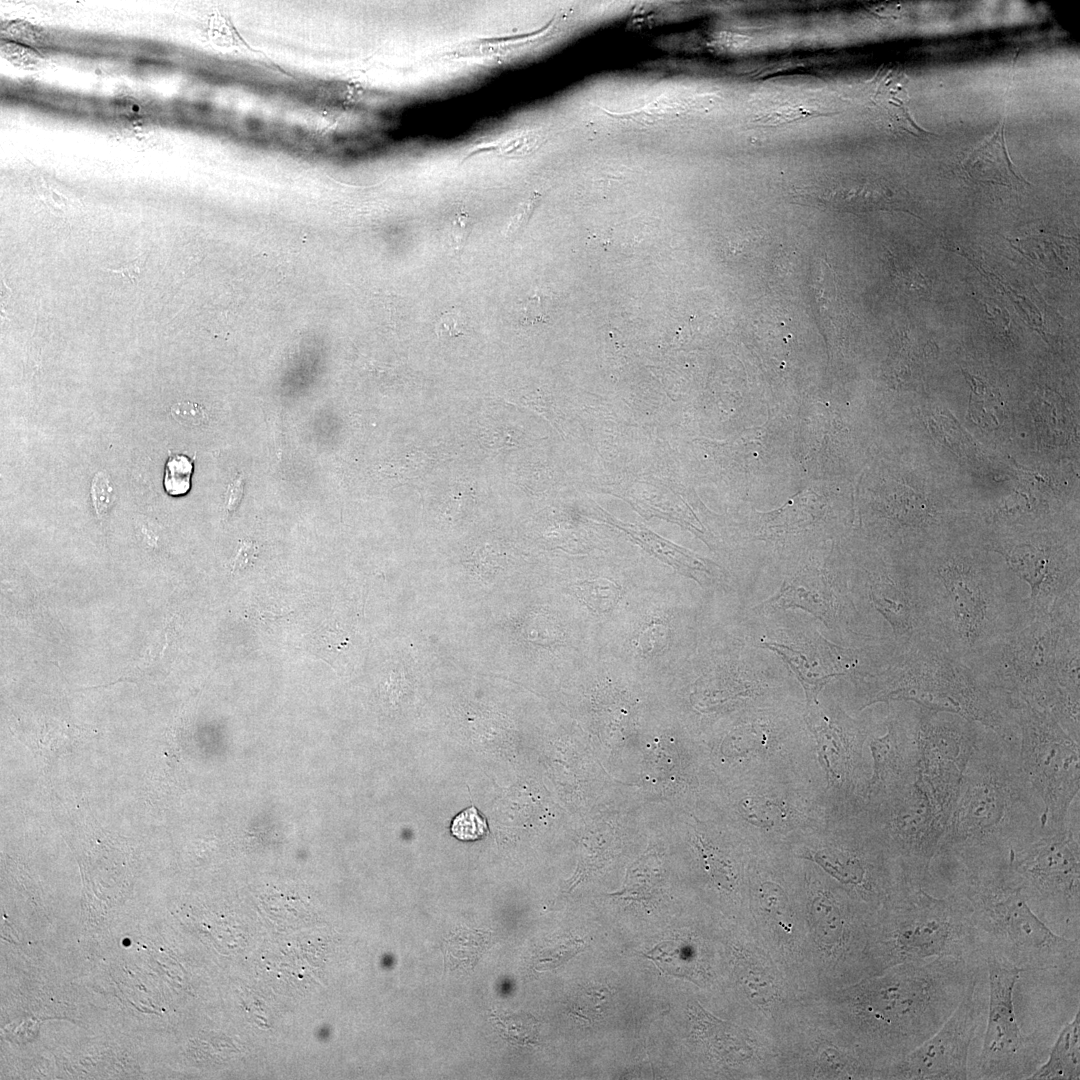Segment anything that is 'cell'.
Wrapping results in <instances>:
<instances>
[{
    "label": "cell",
    "mask_w": 1080,
    "mask_h": 1080,
    "mask_svg": "<svg viewBox=\"0 0 1080 1080\" xmlns=\"http://www.w3.org/2000/svg\"><path fill=\"white\" fill-rule=\"evenodd\" d=\"M1042 814L1018 746L982 726L934 860L1009 855L1040 834Z\"/></svg>",
    "instance_id": "cell-1"
},
{
    "label": "cell",
    "mask_w": 1080,
    "mask_h": 1080,
    "mask_svg": "<svg viewBox=\"0 0 1080 1080\" xmlns=\"http://www.w3.org/2000/svg\"><path fill=\"white\" fill-rule=\"evenodd\" d=\"M1009 855H965L950 865V889L967 904L979 953L1022 972L1079 974L1080 941L1055 933L1032 910Z\"/></svg>",
    "instance_id": "cell-2"
},
{
    "label": "cell",
    "mask_w": 1080,
    "mask_h": 1080,
    "mask_svg": "<svg viewBox=\"0 0 1080 1080\" xmlns=\"http://www.w3.org/2000/svg\"><path fill=\"white\" fill-rule=\"evenodd\" d=\"M931 619V637L972 664L1027 608L1010 570L978 554L952 549L920 569Z\"/></svg>",
    "instance_id": "cell-3"
},
{
    "label": "cell",
    "mask_w": 1080,
    "mask_h": 1080,
    "mask_svg": "<svg viewBox=\"0 0 1080 1080\" xmlns=\"http://www.w3.org/2000/svg\"><path fill=\"white\" fill-rule=\"evenodd\" d=\"M886 664L865 681L863 707L912 702L977 722L1018 744L1016 702L937 639L926 636L897 646Z\"/></svg>",
    "instance_id": "cell-4"
},
{
    "label": "cell",
    "mask_w": 1080,
    "mask_h": 1080,
    "mask_svg": "<svg viewBox=\"0 0 1080 1080\" xmlns=\"http://www.w3.org/2000/svg\"><path fill=\"white\" fill-rule=\"evenodd\" d=\"M982 964L950 956L901 963L854 990L857 1024L869 1042L902 1057L952 1015Z\"/></svg>",
    "instance_id": "cell-5"
},
{
    "label": "cell",
    "mask_w": 1080,
    "mask_h": 1080,
    "mask_svg": "<svg viewBox=\"0 0 1080 1080\" xmlns=\"http://www.w3.org/2000/svg\"><path fill=\"white\" fill-rule=\"evenodd\" d=\"M1080 626L1028 608L971 664L994 687L1016 702L1050 710L1056 695L1055 665L1068 627Z\"/></svg>",
    "instance_id": "cell-6"
},
{
    "label": "cell",
    "mask_w": 1080,
    "mask_h": 1080,
    "mask_svg": "<svg viewBox=\"0 0 1080 1080\" xmlns=\"http://www.w3.org/2000/svg\"><path fill=\"white\" fill-rule=\"evenodd\" d=\"M926 887H912L899 897L882 929L881 958L887 964L957 957L983 961L965 901L953 890L935 896Z\"/></svg>",
    "instance_id": "cell-7"
},
{
    "label": "cell",
    "mask_w": 1080,
    "mask_h": 1080,
    "mask_svg": "<svg viewBox=\"0 0 1080 1080\" xmlns=\"http://www.w3.org/2000/svg\"><path fill=\"white\" fill-rule=\"evenodd\" d=\"M1079 798L1071 805L1066 824L1042 827L1031 842L1009 852V866L1018 877L1028 903L1048 926L1079 936L1080 834Z\"/></svg>",
    "instance_id": "cell-8"
},
{
    "label": "cell",
    "mask_w": 1080,
    "mask_h": 1080,
    "mask_svg": "<svg viewBox=\"0 0 1080 1080\" xmlns=\"http://www.w3.org/2000/svg\"><path fill=\"white\" fill-rule=\"evenodd\" d=\"M1018 756L1041 800L1042 827L1060 828L1080 791V746L1054 715L1036 704L1019 701Z\"/></svg>",
    "instance_id": "cell-9"
},
{
    "label": "cell",
    "mask_w": 1080,
    "mask_h": 1080,
    "mask_svg": "<svg viewBox=\"0 0 1080 1080\" xmlns=\"http://www.w3.org/2000/svg\"><path fill=\"white\" fill-rule=\"evenodd\" d=\"M989 989L987 1025L977 1079H1027L1046 1058L1035 1034L1022 1032L1014 1007V990L1022 970L993 955L983 958Z\"/></svg>",
    "instance_id": "cell-10"
},
{
    "label": "cell",
    "mask_w": 1080,
    "mask_h": 1080,
    "mask_svg": "<svg viewBox=\"0 0 1080 1080\" xmlns=\"http://www.w3.org/2000/svg\"><path fill=\"white\" fill-rule=\"evenodd\" d=\"M1009 570L1029 586L1027 608L1080 622L1077 557L1055 539L1039 537L994 546Z\"/></svg>",
    "instance_id": "cell-11"
},
{
    "label": "cell",
    "mask_w": 1080,
    "mask_h": 1080,
    "mask_svg": "<svg viewBox=\"0 0 1080 1080\" xmlns=\"http://www.w3.org/2000/svg\"><path fill=\"white\" fill-rule=\"evenodd\" d=\"M981 968L971 978L952 1015L931 1037L900 1057L887 1076L916 1080L970 1078V1047L984 1014L978 988Z\"/></svg>",
    "instance_id": "cell-12"
},
{
    "label": "cell",
    "mask_w": 1080,
    "mask_h": 1080,
    "mask_svg": "<svg viewBox=\"0 0 1080 1080\" xmlns=\"http://www.w3.org/2000/svg\"><path fill=\"white\" fill-rule=\"evenodd\" d=\"M808 721L817 740L819 762L826 772L828 782L842 781L852 771L856 746H859L862 738L861 732L855 728L843 729L831 723L818 711L811 713Z\"/></svg>",
    "instance_id": "cell-13"
},
{
    "label": "cell",
    "mask_w": 1080,
    "mask_h": 1080,
    "mask_svg": "<svg viewBox=\"0 0 1080 1080\" xmlns=\"http://www.w3.org/2000/svg\"><path fill=\"white\" fill-rule=\"evenodd\" d=\"M966 173L974 180L1012 184L1026 181L1012 163L1005 140V125L1001 123L962 161Z\"/></svg>",
    "instance_id": "cell-14"
},
{
    "label": "cell",
    "mask_w": 1080,
    "mask_h": 1080,
    "mask_svg": "<svg viewBox=\"0 0 1080 1080\" xmlns=\"http://www.w3.org/2000/svg\"><path fill=\"white\" fill-rule=\"evenodd\" d=\"M867 858L861 851L838 848H826L812 856L817 864L841 883L877 898L884 892L878 884V873L873 872V868L878 869L877 865Z\"/></svg>",
    "instance_id": "cell-15"
},
{
    "label": "cell",
    "mask_w": 1080,
    "mask_h": 1080,
    "mask_svg": "<svg viewBox=\"0 0 1080 1080\" xmlns=\"http://www.w3.org/2000/svg\"><path fill=\"white\" fill-rule=\"evenodd\" d=\"M1080 1078V1011L1060 1031L1043 1062L1027 1079L1071 1080Z\"/></svg>",
    "instance_id": "cell-16"
},
{
    "label": "cell",
    "mask_w": 1080,
    "mask_h": 1080,
    "mask_svg": "<svg viewBox=\"0 0 1080 1080\" xmlns=\"http://www.w3.org/2000/svg\"><path fill=\"white\" fill-rule=\"evenodd\" d=\"M764 604L772 608L799 607L815 615L829 625L834 614L833 600L826 583L794 579L783 583L780 591Z\"/></svg>",
    "instance_id": "cell-17"
},
{
    "label": "cell",
    "mask_w": 1080,
    "mask_h": 1080,
    "mask_svg": "<svg viewBox=\"0 0 1080 1080\" xmlns=\"http://www.w3.org/2000/svg\"><path fill=\"white\" fill-rule=\"evenodd\" d=\"M764 645L788 663L801 682L808 703L817 704V695L829 678L845 674L838 667L820 664L813 656L792 647L772 642L764 643Z\"/></svg>",
    "instance_id": "cell-18"
},
{
    "label": "cell",
    "mask_w": 1080,
    "mask_h": 1080,
    "mask_svg": "<svg viewBox=\"0 0 1080 1080\" xmlns=\"http://www.w3.org/2000/svg\"><path fill=\"white\" fill-rule=\"evenodd\" d=\"M491 1021L499 1034L512 1045L528 1046L537 1043L539 1023L528 1013L491 1012Z\"/></svg>",
    "instance_id": "cell-19"
},
{
    "label": "cell",
    "mask_w": 1080,
    "mask_h": 1080,
    "mask_svg": "<svg viewBox=\"0 0 1080 1080\" xmlns=\"http://www.w3.org/2000/svg\"><path fill=\"white\" fill-rule=\"evenodd\" d=\"M811 913L819 938L827 943H837L843 934V919L838 906L827 895H819L812 903Z\"/></svg>",
    "instance_id": "cell-20"
},
{
    "label": "cell",
    "mask_w": 1080,
    "mask_h": 1080,
    "mask_svg": "<svg viewBox=\"0 0 1080 1080\" xmlns=\"http://www.w3.org/2000/svg\"><path fill=\"white\" fill-rule=\"evenodd\" d=\"M971 386V398L969 415L971 419L982 426L997 424V410L1000 408L996 394L980 379L965 373Z\"/></svg>",
    "instance_id": "cell-21"
},
{
    "label": "cell",
    "mask_w": 1080,
    "mask_h": 1080,
    "mask_svg": "<svg viewBox=\"0 0 1080 1080\" xmlns=\"http://www.w3.org/2000/svg\"><path fill=\"white\" fill-rule=\"evenodd\" d=\"M741 811L750 823L764 828L775 827L787 818L786 808L781 803L763 797L744 799Z\"/></svg>",
    "instance_id": "cell-22"
},
{
    "label": "cell",
    "mask_w": 1080,
    "mask_h": 1080,
    "mask_svg": "<svg viewBox=\"0 0 1080 1080\" xmlns=\"http://www.w3.org/2000/svg\"><path fill=\"white\" fill-rule=\"evenodd\" d=\"M193 461L185 455L170 456L166 463L164 487L168 494L181 496L191 487Z\"/></svg>",
    "instance_id": "cell-23"
},
{
    "label": "cell",
    "mask_w": 1080,
    "mask_h": 1080,
    "mask_svg": "<svg viewBox=\"0 0 1080 1080\" xmlns=\"http://www.w3.org/2000/svg\"><path fill=\"white\" fill-rule=\"evenodd\" d=\"M451 833L462 841H475L489 832L486 818L475 806H470L457 814L450 827Z\"/></svg>",
    "instance_id": "cell-24"
},
{
    "label": "cell",
    "mask_w": 1080,
    "mask_h": 1080,
    "mask_svg": "<svg viewBox=\"0 0 1080 1080\" xmlns=\"http://www.w3.org/2000/svg\"><path fill=\"white\" fill-rule=\"evenodd\" d=\"M580 591L585 602L598 611H607L618 597L617 586L609 581L583 583Z\"/></svg>",
    "instance_id": "cell-25"
},
{
    "label": "cell",
    "mask_w": 1080,
    "mask_h": 1080,
    "mask_svg": "<svg viewBox=\"0 0 1080 1080\" xmlns=\"http://www.w3.org/2000/svg\"><path fill=\"white\" fill-rule=\"evenodd\" d=\"M115 490L104 472H98L91 483V499L99 518L105 517L115 501Z\"/></svg>",
    "instance_id": "cell-26"
},
{
    "label": "cell",
    "mask_w": 1080,
    "mask_h": 1080,
    "mask_svg": "<svg viewBox=\"0 0 1080 1080\" xmlns=\"http://www.w3.org/2000/svg\"><path fill=\"white\" fill-rule=\"evenodd\" d=\"M699 849L706 869L714 880L723 887H731L733 884V874L728 865L720 859L713 849L706 846L701 840L699 841Z\"/></svg>",
    "instance_id": "cell-27"
},
{
    "label": "cell",
    "mask_w": 1080,
    "mask_h": 1080,
    "mask_svg": "<svg viewBox=\"0 0 1080 1080\" xmlns=\"http://www.w3.org/2000/svg\"><path fill=\"white\" fill-rule=\"evenodd\" d=\"M469 331L466 316L458 311L451 310L441 315L435 326V332L439 337H456Z\"/></svg>",
    "instance_id": "cell-28"
},
{
    "label": "cell",
    "mask_w": 1080,
    "mask_h": 1080,
    "mask_svg": "<svg viewBox=\"0 0 1080 1080\" xmlns=\"http://www.w3.org/2000/svg\"><path fill=\"white\" fill-rule=\"evenodd\" d=\"M759 898L763 906L770 912H781L785 909L787 898L784 891L772 882H766L760 886Z\"/></svg>",
    "instance_id": "cell-29"
},
{
    "label": "cell",
    "mask_w": 1080,
    "mask_h": 1080,
    "mask_svg": "<svg viewBox=\"0 0 1080 1080\" xmlns=\"http://www.w3.org/2000/svg\"><path fill=\"white\" fill-rule=\"evenodd\" d=\"M171 411L173 417L185 425L195 426L205 420V413L202 408L191 402H179L173 405Z\"/></svg>",
    "instance_id": "cell-30"
},
{
    "label": "cell",
    "mask_w": 1080,
    "mask_h": 1080,
    "mask_svg": "<svg viewBox=\"0 0 1080 1080\" xmlns=\"http://www.w3.org/2000/svg\"><path fill=\"white\" fill-rule=\"evenodd\" d=\"M743 983L748 987L750 994L755 1000L764 1001L772 994L768 980L762 973L755 969L744 971Z\"/></svg>",
    "instance_id": "cell-31"
},
{
    "label": "cell",
    "mask_w": 1080,
    "mask_h": 1080,
    "mask_svg": "<svg viewBox=\"0 0 1080 1080\" xmlns=\"http://www.w3.org/2000/svg\"><path fill=\"white\" fill-rule=\"evenodd\" d=\"M471 231L472 225L469 216L465 213L459 214L453 221L450 230L452 247L455 251H462Z\"/></svg>",
    "instance_id": "cell-32"
},
{
    "label": "cell",
    "mask_w": 1080,
    "mask_h": 1080,
    "mask_svg": "<svg viewBox=\"0 0 1080 1080\" xmlns=\"http://www.w3.org/2000/svg\"><path fill=\"white\" fill-rule=\"evenodd\" d=\"M666 629L662 625H654L647 628L639 637V646L642 651L649 652L665 644Z\"/></svg>",
    "instance_id": "cell-33"
},
{
    "label": "cell",
    "mask_w": 1080,
    "mask_h": 1080,
    "mask_svg": "<svg viewBox=\"0 0 1080 1080\" xmlns=\"http://www.w3.org/2000/svg\"><path fill=\"white\" fill-rule=\"evenodd\" d=\"M536 204V198H531L526 203L522 204L517 213L511 218L505 232L507 238H512L519 233L523 226L527 223L530 215L533 212L534 205Z\"/></svg>",
    "instance_id": "cell-34"
},
{
    "label": "cell",
    "mask_w": 1080,
    "mask_h": 1080,
    "mask_svg": "<svg viewBox=\"0 0 1080 1080\" xmlns=\"http://www.w3.org/2000/svg\"><path fill=\"white\" fill-rule=\"evenodd\" d=\"M145 260H146V254H143V255L137 257L136 259H134L132 262H130L128 264H125L124 266H122V267H120L118 269H112V268H101V269L103 271H107V272H111V273L120 275L123 278L128 279L130 281V283L134 284L135 279L139 276V274L143 270Z\"/></svg>",
    "instance_id": "cell-35"
},
{
    "label": "cell",
    "mask_w": 1080,
    "mask_h": 1080,
    "mask_svg": "<svg viewBox=\"0 0 1080 1080\" xmlns=\"http://www.w3.org/2000/svg\"><path fill=\"white\" fill-rule=\"evenodd\" d=\"M239 481L235 482V486L231 490V495L228 500V510L233 511L239 504V500L242 494V486H238Z\"/></svg>",
    "instance_id": "cell-36"
}]
</instances>
